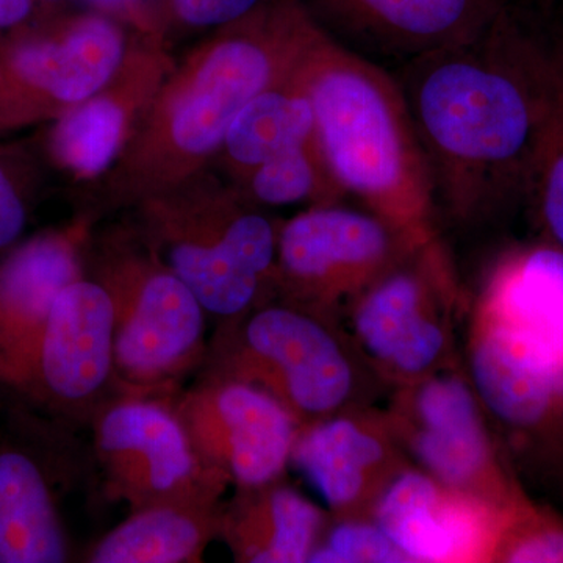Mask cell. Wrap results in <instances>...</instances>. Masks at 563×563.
<instances>
[{
	"label": "cell",
	"instance_id": "cell-1",
	"mask_svg": "<svg viewBox=\"0 0 563 563\" xmlns=\"http://www.w3.org/2000/svg\"><path fill=\"white\" fill-rule=\"evenodd\" d=\"M391 74L428 163L437 218L479 224L529 202L563 110V35L506 5L474 38Z\"/></svg>",
	"mask_w": 563,
	"mask_h": 563
},
{
	"label": "cell",
	"instance_id": "cell-2",
	"mask_svg": "<svg viewBox=\"0 0 563 563\" xmlns=\"http://www.w3.org/2000/svg\"><path fill=\"white\" fill-rule=\"evenodd\" d=\"M321 33L302 0H274L217 29L155 92L109 172V201L139 203L203 173L236 114L290 77Z\"/></svg>",
	"mask_w": 563,
	"mask_h": 563
},
{
	"label": "cell",
	"instance_id": "cell-3",
	"mask_svg": "<svg viewBox=\"0 0 563 563\" xmlns=\"http://www.w3.org/2000/svg\"><path fill=\"white\" fill-rule=\"evenodd\" d=\"M317 140L344 195L417 247H439L431 176L401 88L390 70L321 33L302 66Z\"/></svg>",
	"mask_w": 563,
	"mask_h": 563
},
{
	"label": "cell",
	"instance_id": "cell-4",
	"mask_svg": "<svg viewBox=\"0 0 563 563\" xmlns=\"http://www.w3.org/2000/svg\"><path fill=\"white\" fill-rule=\"evenodd\" d=\"M154 254L202 303L217 329L273 298L282 222L206 173L136 203Z\"/></svg>",
	"mask_w": 563,
	"mask_h": 563
},
{
	"label": "cell",
	"instance_id": "cell-5",
	"mask_svg": "<svg viewBox=\"0 0 563 563\" xmlns=\"http://www.w3.org/2000/svg\"><path fill=\"white\" fill-rule=\"evenodd\" d=\"M90 244V243H88ZM85 274L109 295L122 393L172 396L206 361L207 321L190 288L139 231L114 233L85 254Z\"/></svg>",
	"mask_w": 563,
	"mask_h": 563
},
{
	"label": "cell",
	"instance_id": "cell-6",
	"mask_svg": "<svg viewBox=\"0 0 563 563\" xmlns=\"http://www.w3.org/2000/svg\"><path fill=\"white\" fill-rule=\"evenodd\" d=\"M331 317L274 295L217 329L202 373L262 388L299 428L350 410L362 385L361 354Z\"/></svg>",
	"mask_w": 563,
	"mask_h": 563
},
{
	"label": "cell",
	"instance_id": "cell-7",
	"mask_svg": "<svg viewBox=\"0 0 563 563\" xmlns=\"http://www.w3.org/2000/svg\"><path fill=\"white\" fill-rule=\"evenodd\" d=\"M0 385L74 421L91 420L120 395L106 288L88 276L69 284L31 343L0 374Z\"/></svg>",
	"mask_w": 563,
	"mask_h": 563
},
{
	"label": "cell",
	"instance_id": "cell-8",
	"mask_svg": "<svg viewBox=\"0 0 563 563\" xmlns=\"http://www.w3.org/2000/svg\"><path fill=\"white\" fill-rule=\"evenodd\" d=\"M131 41L121 22L85 13L0 43V133L58 120L101 91Z\"/></svg>",
	"mask_w": 563,
	"mask_h": 563
},
{
	"label": "cell",
	"instance_id": "cell-9",
	"mask_svg": "<svg viewBox=\"0 0 563 563\" xmlns=\"http://www.w3.org/2000/svg\"><path fill=\"white\" fill-rule=\"evenodd\" d=\"M420 250L365 207H309L280 224L274 295L333 314Z\"/></svg>",
	"mask_w": 563,
	"mask_h": 563
},
{
	"label": "cell",
	"instance_id": "cell-10",
	"mask_svg": "<svg viewBox=\"0 0 563 563\" xmlns=\"http://www.w3.org/2000/svg\"><path fill=\"white\" fill-rule=\"evenodd\" d=\"M454 282L442 247L415 251L347 306L351 342L377 373L404 385L443 368Z\"/></svg>",
	"mask_w": 563,
	"mask_h": 563
},
{
	"label": "cell",
	"instance_id": "cell-11",
	"mask_svg": "<svg viewBox=\"0 0 563 563\" xmlns=\"http://www.w3.org/2000/svg\"><path fill=\"white\" fill-rule=\"evenodd\" d=\"M172 396L120 393L91 417L107 495L128 503L131 510L228 490L196 454Z\"/></svg>",
	"mask_w": 563,
	"mask_h": 563
},
{
	"label": "cell",
	"instance_id": "cell-12",
	"mask_svg": "<svg viewBox=\"0 0 563 563\" xmlns=\"http://www.w3.org/2000/svg\"><path fill=\"white\" fill-rule=\"evenodd\" d=\"M402 444L433 479L496 506L523 499L507 481L474 387L451 369L404 385L388 413Z\"/></svg>",
	"mask_w": 563,
	"mask_h": 563
},
{
	"label": "cell",
	"instance_id": "cell-13",
	"mask_svg": "<svg viewBox=\"0 0 563 563\" xmlns=\"http://www.w3.org/2000/svg\"><path fill=\"white\" fill-rule=\"evenodd\" d=\"M172 402L196 454L222 484L252 488L282 479L299 422L269 393L202 373Z\"/></svg>",
	"mask_w": 563,
	"mask_h": 563
},
{
	"label": "cell",
	"instance_id": "cell-14",
	"mask_svg": "<svg viewBox=\"0 0 563 563\" xmlns=\"http://www.w3.org/2000/svg\"><path fill=\"white\" fill-rule=\"evenodd\" d=\"M318 27L344 51L398 69L479 35L506 0H302Z\"/></svg>",
	"mask_w": 563,
	"mask_h": 563
},
{
	"label": "cell",
	"instance_id": "cell-15",
	"mask_svg": "<svg viewBox=\"0 0 563 563\" xmlns=\"http://www.w3.org/2000/svg\"><path fill=\"white\" fill-rule=\"evenodd\" d=\"M514 506H496L428 473L401 468L372 515L410 562H492Z\"/></svg>",
	"mask_w": 563,
	"mask_h": 563
},
{
	"label": "cell",
	"instance_id": "cell-16",
	"mask_svg": "<svg viewBox=\"0 0 563 563\" xmlns=\"http://www.w3.org/2000/svg\"><path fill=\"white\" fill-rule=\"evenodd\" d=\"M172 68L158 35L131 41L113 79L52 124L47 144L54 162L79 179L109 173Z\"/></svg>",
	"mask_w": 563,
	"mask_h": 563
},
{
	"label": "cell",
	"instance_id": "cell-17",
	"mask_svg": "<svg viewBox=\"0 0 563 563\" xmlns=\"http://www.w3.org/2000/svg\"><path fill=\"white\" fill-rule=\"evenodd\" d=\"M396 444L387 417L350 409L301 426L290 463L336 518L362 517L401 470Z\"/></svg>",
	"mask_w": 563,
	"mask_h": 563
},
{
	"label": "cell",
	"instance_id": "cell-18",
	"mask_svg": "<svg viewBox=\"0 0 563 563\" xmlns=\"http://www.w3.org/2000/svg\"><path fill=\"white\" fill-rule=\"evenodd\" d=\"M90 224L41 232L0 258V374L46 321L60 292L85 274Z\"/></svg>",
	"mask_w": 563,
	"mask_h": 563
},
{
	"label": "cell",
	"instance_id": "cell-19",
	"mask_svg": "<svg viewBox=\"0 0 563 563\" xmlns=\"http://www.w3.org/2000/svg\"><path fill=\"white\" fill-rule=\"evenodd\" d=\"M473 387L504 424L533 431L563 407V363L542 347L492 322L474 321Z\"/></svg>",
	"mask_w": 563,
	"mask_h": 563
},
{
	"label": "cell",
	"instance_id": "cell-20",
	"mask_svg": "<svg viewBox=\"0 0 563 563\" xmlns=\"http://www.w3.org/2000/svg\"><path fill=\"white\" fill-rule=\"evenodd\" d=\"M328 520L290 485L274 483L235 488L222 507L220 537L236 562H309Z\"/></svg>",
	"mask_w": 563,
	"mask_h": 563
},
{
	"label": "cell",
	"instance_id": "cell-21",
	"mask_svg": "<svg viewBox=\"0 0 563 563\" xmlns=\"http://www.w3.org/2000/svg\"><path fill=\"white\" fill-rule=\"evenodd\" d=\"M222 496L191 495L131 510L96 542L91 563H198L221 533Z\"/></svg>",
	"mask_w": 563,
	"mask_h": 563
},
{
	"label": "cell",
	"instance_id": "cell-22",
	"mask_svg": "<svg viewBox=\"0 0 563 563\" xmlns=\"http://www.w3.org/2000/svg\"><path fill=\"white\" fill-rule=\"evenodd\" d=\"M476 318L523 336L563 363V251L542 244L504 261Z\"/></svg>",
	"mask_w": 563,
	"mask_h": 563
},
{
	"label": "cell",
	"instance_id": "cell-23",
	"mask_svg": "<svg viewBox=\"0 0 563 563\" xmlns=\"http://www.w3.org/2000/svg\"><path fill=\"white\" fill-rule=\"evenodd\" d=\"M70 544L49 476L24 448L0 446V563H62Z\"/></svg>",
	"mask_w": 563,
	"mask_h": 563
},
{
	"label": "cell",
	"instance_id": "cell-24",
	"mask_svg": "<svg viewBox=\"0 0 563 563\" xmlns=\"http://www.w3.org/2000/svg\"><path fill=\"white\" fill-rule=\"evenodd\" d=\"M302 66L303 63L290 77L255 96L229 125L218 155L232 184L277 155L317 139Z\"/></svg>",
	"mask_w": 563,
	"mask_h": 563
},
{
	"label": "cell",
	"instance_id": "cell-25",
	"mask_svg": "<svg viewBox=\"0 0 563 563\" xmlns=\"http://www.w3.org/2000/svg\"><path fill=\"white\" fill-rule=\"evenodd\" d=\"M232 185L262 209L296 203L324 206L342 202L346 196L329 169L317 139L263 163Z\"/></svg>",
	"mask_w": 563,
	"mask_h": 563
},
{
	"label": "cell",
	"instance_id": "cell-26",
	"mask_svg": "<svg viewBox=\"0 0 563 563\" xmlns=\"http://www.w3.org/2000/svg\"><path fill=\"white\" fill-rule=\"evenodd\" d=\"M496 562L562 563L563 523L521 499L507 517Z\"/></svg>",
	"mask_w": 563,
	"mask_h": 563
},
{
	"label": "cell",
	"instance_id": "cell-27",
	"mask_svg": "<svg viewBox=\"0 0 563 563\" xmlns=\"http://www.w3.org/2000/svg\"><path fill=\"white\" fill-rule=\"evenodd\" d=\"M309 562H410L374 521L361 517H339L336 523L325 526L320 543Z\"/></svg>",
	"mask_w": 563,
	"mask_h": 563
},
{
	"label": "cell",
	"instance_id": "cell-28",
	"mask_svg": "<svg viewBox=\"0 0 563 563\" xmlns=\"http://www.w3.org/2000/svg\"><path fill=\"white\" fill-rule=\"evenodd\" d=\"M32 190L33 174L24 152L0 146V258L21 242Z\"/></svg>",
	"mask_w": 563,
	"mask_h": 563
},
{
	"label": "cell",
	"instance_id": "cell-29",
	"mask_svg": "<svg viewBox=\"0 0 563 563\" xmlns=\"http://www.w3.org/2000/svg\"><path fill=\"white\" fill-rule=\"evenodd\" d=\"M529 203L536 207L550 243L563 251V110L544 141Z\"/></svg>",
	"mask_w": 563,
	"mask_h": 563
},
{
	"label": "cell",
	"instance_id": "cell-30",
	"mask_svg": "<svg viewBox=\"0 0 563 563\" xmlns=\"http://www.w3.org/2000/svg\"><path fill=\"white\" fill-rule=\"evenodd\" d=\"M274 0H161V22L190 29H221Z\"/></svg>",
	"mask_w": 563,
	"mask_h": 563
},
{
	"label": "cell",
	"instance_id": "cell-31",
	"mask_svg": "<svg viewBox=\"0 0 563 563\" xmlns=\"http://www.w3.org/2000/svg\"><path fill=\"white\" fill-rule=\"evenodd\" d=\"M40 7L36 0H0V41L29 31Z\"/></svg>",
	"mask_w": 563,
	"mask_h": 563
},
{
	"label": "cell",
	"instance_id": "cell-32",
	"mask_svg": "<svg viewBox=\"0 0 563 563\" xmlns=\"http://www.w3.org/2000/svg\"><path fill=\"white\" fill-rule=\"evenodd\" d=\"M40 5H49V3H60L63 0H36Z\"/></svg>",
	"mask_w": 563,
	"mask_h": 563
}]
</instances>
